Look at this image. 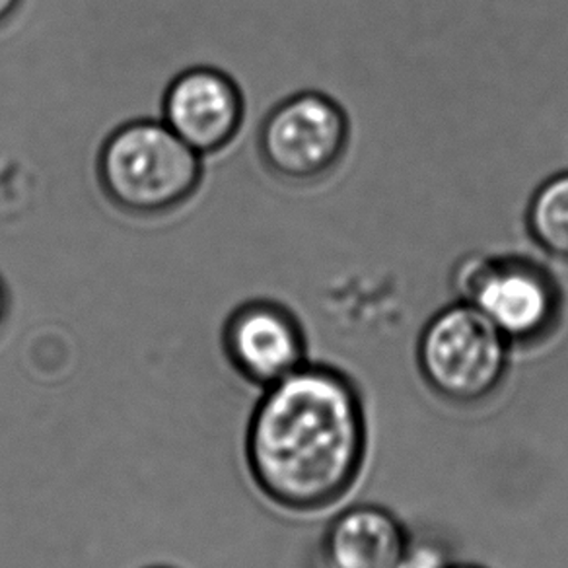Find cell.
<instances>
[{"mask_svg":"<svg viewBox=\"0 0 568 568\" xmlns=\"http://www.w3.org/2000/svg\"><path fill=\"white\" fill-rule=\"evenodd\" d=\"M368 443L355 379L329 364L308 363L263 389L245 430V462L273 505L322 513L355 489Z\"/></svg>","mask_w":568,"mask_h":568,"instance_id":"1","label":"cell"},{"mask_svg":"<svg viewBox=\"0 0 568 568\" xmlns=\"http://www.w3.org/2000/svg\"><path fill=\"white\" fill-rule=\"evenodd\" d=\"M513 345L479 310L458 301L418 333V376L444 403L474 407L505 386Z\"/></svg>","mask_w":568,"mask_h":568,"instance_id":"3","label":"cell"},{"mask_svg":"<svg viewBox=\"0 0 568 568\" xmlns=\"http://www.w3.org/2000/svg\"><path fill=\"white\" fill-rule=\"evenodd\" d=\"M201 154L162 121H131L105 139L98 178L113 205L154 216L183 205L197 191Z\"/></svg>","mask_w":568,"mask_h":568,"instance_id":"2","label":"cell"},{"mask_svg":"<svg viewBox=\"0 0 568 568\" xmlns=\"http://www.w3.org/2000/svg\"><path fill=\"white\" fill-rule=\"evenodd\" d=\"M448 547L436 544L433 539H418L410 537L407 549L403 552L397 568H444L452 562Z\"/></svg>","mask_w":568,"mask_h":568,"instance_id":"10","label":"cell"},{"mask_svg":"<svg viewBox=\"0 0 568 568\" xmlns=\"http://www.w3.org/2000/svg\"><path fill=\"white\" fill-rule=\"evenodd\" d=\"M224 351L237 374L261 389L310 363L301 322L275 302L237 308L224 327Z\"/></svg>","mask_w":568,"mask_h":568,"instance_id":"6","label":"cell"},{"mask_svg":"<svg viewBox=\"0 0 568 568\" xmlns=\"http://www.w3.org/2000/svg\"><path fill=\"white\" fill-rule=\"evenodd\" d=\"M444 568H487L481 567V565H475V562H458V560H452L450 565L448 567Z\"/></svg>","mask_w":568,"mask_h":568,"instance_id":"13","label":"cell"},{"mask_svg":"<svg viewBox=\"0 0 568 568\" xmlns=\"http://www.w3.org/2000/svg\"><path fill=\"white\" fill-rule=\"evenodd\" d=\"M526 224L529 236L545 253L568 261V172L551 175L537 187Z\"/></svg>","mask_w":568,"mask_h":568,"instance_id":"9","label":"cell"},{"mask_svg":"<svg viewBox=\"0 0 568 568\" xmlns=\"http://www.w3.org/2000/svg\"><path fill=\"white\" fill-rule=\"evenodd\" d=\"M409 541V529L386 506L353 505L327 521L320 560L324 568H397Z\"/></svg>","mask_w":568,"mask_h":568,"instance_id":"8","label":"cell"},{"mask_svg":"<svg viewBox=\"0 0 568 568\" xmlns=\"http://www.w3.org/2000/svg\"><path fill=\"white\" fill-rule=\"evenodd\" d=\"M22 0H0V24H4L7 20L14 17L18 7Z\"/></svg>","mask_w":568,"mask_h":568,"instance_id":"11","label":"cell"},{"mask_svg":"<svg viewBox=\"0 0 568 568\" xmlns=\"http://www.w3.org/2000/svg\"><path fill=\"white\" fill-rule=\"evenodd\" d=\"M162 105L164 123L201 156L229 146L244 121V98L236 82L211 67L178 74Z\"/></svg>","mask_w":568,"mask_h":568,"instance_id":"7","label":"cell"},{"mask_svg":"<svg viewBox=\"0 0 568 568\" xmlns=\"http://www.w3.org/2000/svg\"><path fill=\"white\" fill-rule=\"evenodd\" d=\"M452 283L459 301L479 310L513 347L539 345L559 327V283L536 261L474 253L459 261Z\"/></svg>","mask_w":568,"mask_h":568,"instance_id":"4","label":"cell"},{"mask_svg":"<svg viewBox=\"0 0 568 568\" xmlns=\"http://www.w3.org/2000/svg\"><path fill=\"white\" fill-rule=\"evenodd\" d=\"M7 314H9V294H7L4 283L0 281V327H2V324H4Z\"/></svg>","mask_w":568,"mask_h":568,"instance_id":"12","label":"cell"},{"mask_svg":"<svg viewBox=\"0 0 568 568\" xmlns=\"http://www.w3.org/2000/svg\"><path fill=\"white\" fill-rule=\"evenodd\" d=\"M351 125L329 95L301 92L271 110L260 131L263 164L284 182L314 183L339 166Z\"/></svg>","mask_w":568,"mask_h":568,"instance_id":"5","label":"cell"}]
</instances>
